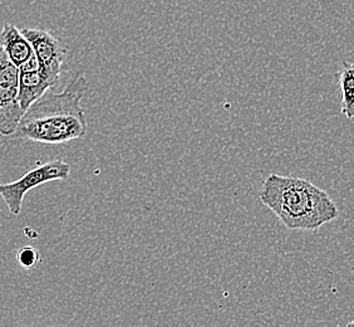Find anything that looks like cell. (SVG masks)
<instances>
[{
	"label": "cell",
	"mask_w": 354,
	"mask_h": 327,
	"mask_svg": "<svg viewBox=\"0 0 354 327\" xmlns=\"http://www.w3.org/2000/svg\"><path fill=\"white\" fill-rule=\"evenodd\" d=\"M88 91L86 76L77 75L62 92H49L28 107L13 136L35 143L59 145L87 134L82 98Z\"/></svg>",
	"instance_id": "1"
},
{
	"label": "cell",
	"mask_w": 354,
	"mask_h": 327,
	"mask_svg": "<svg viewBox=\"0 0 354 327\" xmlns=\"http://www.w3.org/2000/svg\"><path fill=\"white\" fill-rule=\"evenodd\" d=\"M3 137H4V136H1V135H0V146H1V145H3Z\"/></svg>",
	"instance_id": "11"
},
{
	"label": "cell",
	"mask_w": 354,
	"mask_h": 327,
	"mask_svg": "<svg viewBox=\"0 0 354 327\" xmlns=\"http://www.w3.org/2000/svg\"><path fill=\"white\" fill-rule=\"evenodd\" d=\"M17 259L21 263V266L27 268V269H30V268H33L39 262L41 257H39L38 251L33 248V247H23L21 251L18 252Z\"/></svg>",
	"instance_id": "9"
},
{
	"label": "cell",
	"mask_w": 354,
	"mask_h": 327,
	"mask_svg": "<svg viewBox=\"0 0 354 327\" xmlns=\"http://www.w3.org/2000/svg\"><path fill=\"white\" fill-rule=\"evenodd\" d=\"M55 86L37 69L33 72H19V89L18 100L21 109H26L44 95L50 87Z\"/></svg>",
	"instance_id": "7"
},
{
	"label": "cell",
	"mask_w": 354,
	"mask_h": 327,
	"mask_svg": "<svg viewBox=\"0 0 354 327\" xmlns=\"http://www.w3.org/2000/svg\"><path fill=\"white\" fill-rule=\"evenodd\" d=\"M260 202L290 231H317L339 214L327 191L301 177L269 175L263 183Z\"/></svg>",
	"instance_id": "2"
},
{
	"label": "cell",
	"mask_w": 354,
	"mask_h": 327,
	"mask_svg": "<svg viewBox=\"0 0 354 327\" xmlns=\"http://www.w3.org/2000/svg\"><path fill=\"white\" fill-rule=\"evenodd\" d=\"M38 69H39V66H38V60H37L35 55H32L30 58H28L27 61L18 67L19 72H21V73L23 72H33V71H37Z\"/></svg>",
	"instance_id": "10"
},
{
	"label": "cell",
	"mask_w": 354,
	"mask_h": 327,
	"mask_svg": "<svg viewBox=\"0 0 354 327\" xmlns=\"http://www.w3.org/2000/svg\"><path fill=\"white\" fill-rule=\"evenodd\" d=\"M0 48L17 67L35 55L32 44L14 24L6 23L0 30Z\"/></svg>",
	"instance_id": "6"
},
{
	"label": "cell",
	"mask_w": 354,
	"mask_h": 327,
	"mask_svg": "<svg viewBox=\"0 0 354 327\" xmlns=\"http://www.w3.org/2000/svg\"><path fill=\"white\" fill-rule=\"evenodd\" d=\"M339 87L342 96V114L352 120L354 116V66L344 62L339 72Z\"/></svg>",
	"instance_id": "8"
},
{
	"label": "cell",
	"mask_w": 354,
	"mask_h": 327,
	"mask_svg": "<svg viewBox=\"0 0 354 327\" xmlns=\"http://www.w3.org/2000/svg\"><path fill=\"white\" fill-rule=\"evenodd\" d=\"M21 32L32 44L33 52L38 60V71L52 83L57 85L64 67L67 49L59 39L46 30L23 28Z\"/></svg>",
	"instance_id": "5"
},
{
	"label": "cell",
	"mask_w": 354,
	"mask_h": 327,
	"mask_svg": "<svg viewBox=\"0 0 354 327\" xmlns=\"http://www.w3.org/2000/svg\"><path fill=\"white\" fill-rule=\"evenodd\" d=\"M19 69L0 48V135L13 136L24 111L18 100Z\"/></svg>",
	"instance_id": "4"
},
{
	"label": "cell",
	"mask_w": 354,
	"mask_h": 327,
	"mask_svg": "<svg viewBox=\"0 0 354 327\" xmlns=\"http://www.w3.org/2000/svg\"><path fill=\"white\" fill-rule=\"evenodd\" d=\"M69 174V164L62 160H52L35 166L13 183L0 184V197L6 202L12 215H19L28 191L55 180H67Z\"/></svg>",
	"instance_id": "3"
}]
</instances>
